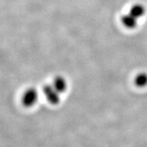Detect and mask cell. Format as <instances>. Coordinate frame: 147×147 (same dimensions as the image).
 <instances>
[{
	"mask_svg": "<svg viewBox=\"0 0 147 147\" xmlns=\"http://www.w3.org/2000/svg\"><path fill=\"white\" fill-rule=\"evenodd\" d=\"M43 92L47 100L52 104H57L60 101V93L55 89L52 84H47L43 87Z\"/></svg>",
	"mask_w": 147,
	"mask_h": 147,
	"instance_id": "cell-1",
	"label": "cell"
},
{
	"mask_svg": "<svg viewBox=\"0 0 147 147\" xmlns=\"http://www.w3.org/2000/svg\"><path fill=\"white\" fill-rule=\"evenodd\" d=\"M136 85L138 87H144L147 85V74L145 72L140 73L136 76L134 80Z\"/></svg>",
	"mask_w": 147,
	"mask_h": 147,
	"instance_id": "cell-5",
	"label": "cell"
},
{
	"mask_svg": "<svg viewBox=\"0 0 147 147\" xmlns=\"http://www.w3.org/2000/svg\"><path fill=\"white\" fill-rule=\"evenodd\" d=\"M137 19V18H136L135 16L131 15V14L129 13L123 16V17L122 18V22L126 27L129 29H132L136 26Z\"/></svg>",
	"mask_w": 147,
	"mask_h": 147,
	"instance_id": "cell-4",
	"label": "cell"
},
{
	"mask_svg": "<svg viewBox=\"0 0 147 147\" xmlns=\"http://www.w3.org/2000/svg\"><path fill=\"white\" fill-rule=\"evenodd\" d=\"M144 12L145 10L144 7H143L142 5L136 4L134 5V6L132 7L129 13L131 14V15L135 16L136 18H138L140 17H141V16L144 14Z\"/></svg>",
	"mask_w": 147,
	"mask_h": 147,
	"instance_id": "cell-6",
	"label": "cell"
},
{
	"mask_svg": "<svg viewBox=\"0 0 147 147\" xmlns=\"http://www.w3.org/2000/svg\"><path fill=\"white\" fill-rule=\"evenodd\" d=\"M38 98V93L35 89L31 88V89H27L23 93V97H22V102L23 105L27 107H30V106H34L36 104Z\"/></svg>",
	"mask_w": 147,
	"mask_h": 147,
	"instance_id": "cell-2",
	"label": "cell"
},
{
	"mask_svg": "<svg viewBox=\"0 0 147 147\" xmlns=\"http://www.w3.org/2000/svg\"><path fill=\"white\" fill-rule=\"evenodd\" d=\"M52 85L59 93H63L67 89V84L65 79L61 76L56 77L53 80Z\"/></svg>",
	"mask_w": 147,
	"mask_h": 147,
	"instance_id": "cell-3",
	"label": "cell"
}]
</instances>
